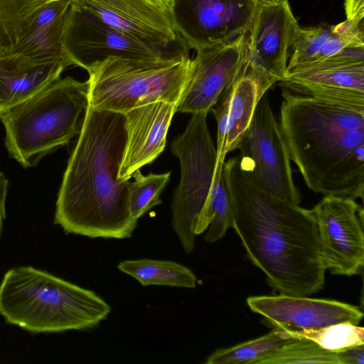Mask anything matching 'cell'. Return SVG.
I'll list each match as a JSON object with an SVG mask.
<instances>
[{"label": "cell", "mask_w": 364, "mask_h": 364, "mask_svg": "<svg viewBox=\"0 0 364 364\" xmlns=\"http://www.w3.org/2000/svg\"><path fill=\"white\" fill-rule=\"evenodd\" d=\"M232 228L247 257L281 294L309 296L324 285L326 268L311 210L277 198L254 184L239 156L224 163Z\"/></svg>", "instance_id": "6da1fadb"}, {"label": "cell", "mask_w": 364, "mask_h": 364, "mask_svg": "<svg viewBox=\"0 0 364 364\" xmlns=\"http://www.w3.org/2000/svg\"><path fill=\"white\" fill-rule=\"evenodd\" d=\"M127 142L123 113L90 105L58 194L54 222L67 233L125 239L137 226L129 180L118 177Z\"/></svg>", "instance_id": "7a4b0ae2"}, {"label": "cell", "mask_w": 364, "mask_h": 364, "mask_svg": "<svg viewBox=\"0 0 364 364\" xmlns=\"http://www.w3.org/2000/svg\"><path fill=\"white\" fill-rule=\"evenodd\" d=\"M279 125L307 187L323 196L363 199L364 104L285 90Z\"/></svg>", "instance_id": "3957f363"}, {"label": "cell", "mask_w": 364, "mask_h": 364, "mask_svg": "<svg viewBox=\"0 0 364 364\" xmlns=\"http://www.w3.org/2000/svg\"><path fill=\"white\" fill-rule=\"evenodd\" d=\"M111 310L95 292L31 266L10 269L0 284V315L32 333L93 328Z\"/></svg>", "instance_id": "277c9868"}, {"label": "cell", "mask_w": 364, "mask_h": 364, "mask_svg": "<svg viewBox=\"0 0 364 364\" xmlns=\"http://www.w3.org/2000/svg\"><path fill=\"white\" fill-rule=\"evenodd\" d=\"M90 84L70 76L55 80L0 114L9 156L25 168L79 135L90 107Z\"/></svg>", "instance_id": "5b68a950"}, {"label": "cell", "mask_w": 364, "mask_h": 364, "mask_svg": "<svg viewBox=\"0 0 364 364\" xmlns=\"http://www.w3.org/2000/svg\"><path fill=\"white\" fill-rule=\"evenodd\" d=\"M188 48L156 58L108 56L88 65L90 105L125 113L157 101L178 105L190 80Z\"/></svg>", "instance_id": "8992f818"}, {"label": "cell", "mask_w": 364, "mask_h": 364, "mask_svg": "<svg viewBox=\"0 0 364 364\" xmlns=\"http://www.w3.org/2000/svg\"><path fill=\"white\" fill-rule=\"evenodd\" d=\"M207 115L192 114L183 132L171 144L181 166V179L172 200L171 225L187 254L194 250V230L207 211L218 165Z\"/></svg>", "instance_id": "52a82bcc"}, {"label": "cell", "mask_w": 364, "mask_h": 364, "mask_svg": "<svg viewBox=\"0 0 364 364\" xmlns=\"http://www.w3.org/2000/svg\"><path fill=\"white\" fill-rule=\"evenodd\" d=\"M237 149L240 151L241 165L254 184L277 198L300 203L289 154L266 93L257 103Z\"/></svg>", "instance_id": "ba28073f"}, {"label": "cell", "mask_w": 364, "mask_h": 364, "mask_svg": "<svg viewBox=\"0 0 364 364\" xmlns=\"http://www.w3.org/2000/svg\"><path fill=\"white\" fill-rule=\"evenodd\" d=\"M311 210L326 270L343 276L360 273L364 263L363 206L350 198L329 196Z\"/></svg>", "instance_id": "9c48e42d"}, {"label": "cell", "mask_w": 364, "mask_h": 364, "mask_svg": "<svg viewBox=\"0 0 364 364\" xmlns=\"http://www.w3.org/2000/svg\"><path fill=\"white\" fill-rule=\"evenodd\" d=\"M196 51L190 80L176 112L208 113L236 78L247 53V33L221 45L204 46L185 41Z\"/></svg>", "instance_id": "30bf717a"}, {"label": "cell", "mask_w": 364, "mask_h": 364, "mask_svg": "<svg viewBox=\"0 0 364 364\" xmlns=\"http://www.w3.org/2000/svg\"><path fill=\"white\" fill-rule=\"evenodd\" d=\"M63 46L73 65L83 69L108 56L156 58L172 53L135 40L71 4L67 14Z\"/></svg>", "instance_id": "8fae6325"}, {"label": "cell", "mask_w": 364, "mask_h": 364, "mask_svg": "<svg viewBox=\"0 0 364 364\" xmlns=\"http://www.w3.org/2000/svg\"><path fill=\"white\" fill-rule=\"evenodd\" d=\"M127 36L164 51L176 41L179 24L174 14L149 0H69Z\"/></svg>", "instance_id": "7c38bea8"}, {"label": "cell", "mask_w": 364, "mask_h": 364, "mask_svg": "<svg viewBox=\"0 0 364 364\" xmlns=\"http://www.w3.org/2000/svg\"><path fill=\"white\" fill-rule=\"evenodd\" d=\"M250 309L274 328L288 332L315 330L341 322L358 325L363 311L338 301L281 294L247 299Z\"/></svg>", "instance_id": "4fadbf2b"}, {"label": "cell", "mask_w": 364, "mask_h": 364, "mask_svg": "<svg viewBox=\"0 0 364 364\" xmlns=\"http://www.w3.org/2000/svg\"><path fill=\"white\" fill-rule=\"evenodd\" d=\"M298 26L288 0H252L247 54L278 82L285 77Z\"/></svg>", "instance_id": "5bb4252c"}, {"label": "cell", "mask_w": 364, "mask_h": 364, "mask_svg": "<svg viewBox=\"0 0 364 364\" xmlns=\"http://www.w3.org/2000/svg\"><path fill=\"white\" fill-rule=\"evenodd\" d=\"M176 105L157 101L125 113L127 142L118 177L129 180L137 170L152 163L164 151Z\"/></svg>", "instance_id": "9a60e30c"}, {"label": "cell", "mask_w": 364, "mask_h": 364, "mask_svg": "<svg viewBox=\"0 0 364 364\" xmlns=\"http://www.w3.org/2000/svg\"><path fill=\"white\" fill-rule=\"evenodd\" d=\"M282 85L301 95L329 100L364 103V62L328 58L287 72Z\"/></svg>", "instance_id": "2e32d148"}, {"label": "cell", "mask_w": 364, "mask_h": 364, "mask_svg": "<svg viewBox=\"0 0 364 364\" xmlns=\"http://www.w3.org/2000/svg\"><path fill=\"white\" fill-rule=\"evenodd\" d=\"M70 4L69 0H55L36 9L9 56L32 62L65 59L71 63L63 46Z\"/></svg>", "instance_id": "e0dca14e"}, {"label": "cell", "mask_w": 364, "mask_h": 364, "mask_svg": "<svg viewBox=\"0 0 364 364\" xmlns=\"http://www.w3.org/2000/svg\"><path fill=\"white\" fill-rule=\"evenodd\" d=\"M364 47V23L347 20L314 27L298 26L290 47L287 72L321 63L348 48Z\"/></svg>", "instance_id": "ac0fdd59"}, {"label": "cell", "mask_w": 364, "mask_h": 364, "mask_svg": "<svg viewBox=\"0 0 364 364\" xmlns=\"http://www.w3.org/2000/svg\"><path fill=\"white\" fill-rule=\"evenodd\" d=\"M195 35L187 39L204 46L229 43L247 33L252 0H193Z\"/></svg>", "instance_id": "d6986e66"}, {"label": "cell", "mask_w": 364, "mask_h": 364, "mask_svg": "<svg viewBox=\"0 0 364 364\" xmlns=\"http://www.w3.org/2000/svg\"><path fill=\"white\" fill-rule=\"evenodd\" d=\"M72 65L65 59L32 62L7 56L0 59V114L23 102L60 77Z\"/></svg>", "instance_id": "ffe728a7"}, {"label": "cell", "mask_w": 364, "mask_h": 364, "mask_svg": "<svg viewBox=\"0 0 364 364\" xmlns=\"http://www.w3.org/2000/svg\"><path fill=\"white\" fill-rule=\"evenodd\" d=\"M278 80L246 55L230 86L225 152L237 149L261 97Z\"/></svg>", "instance_id": "44dd1931"}, {"label": "cell", "mask_w": 364, "mask_h": 364, "mask_svg": "<svg viewBox=\"0 0 364 364\" xmlns=\"http://www.w3.org/2000/svg\"><path fill=\"white\" fill-rule=\"evenodd\" d=\"M117 267L142 286L195 288L197 284V278L191 269L173 261L150 259L124 260Z\"/></svg>", "instance_id": "7402d4cb"}, {"label": "cell", "mask_w": 364, "mask_h": 364, "mask_svg": "<svg viewBox=\"0 0 364 364\" xmlns=\"http://www.w3.org/2000/svg\"><path fill=\"white\" fill-rule=\"evenodd\" d=\"M294 338L287 331L274 328L264 336L215 350L207 358L205 363L261 364L264 359Z\"/></svg>", "instance_id": "603a6c76"}, {"label": "cell", "mask_w": 364, "mask_h": 364, "mask_svg": "<svg viewBox=\"0 0 364 364\" xmlns=\"http://www.w3.org/2000/svg\"><path fill=\"white\" fill-rule=\"evenodd\" d=\"M225 159H218L214 186L207 211L195 228L196 235L208 228L205 240L208 243L221 239L232 228L231 203L228 188L223 174Z\"/></svg>", "instance_id": "cb8c5ba5"}, {"label": "cell", "mask_w": 364, "mask_h": 364, "mask_svg": "<svg viewBox=\"0 0 364 364\" xmlns=\"http://www.w3.org/2000/svg\"><path fill=\"white\" fill-rule=\"evenodd\" d=\"M44 2L0 0V59L10 55L31 14Z\"/></svg>", "instance_id": "d4e9b609"}, {"label": "cell", "mask_w": 364, "mask_h": 364, "mask_svg": "<svg viewBox=\"0 0 364 364\" xmlns=\"http://www.w3.org/2000/svg\"><path fill=\"white\" fill-rule=\"evenodd\" d=\"M170 172L149 173L144 176L140 169L132 176L135 180L129 186V210L132 218L138 220L150 209L162 203L159 196L168 183Z\"/></svg>", "instance_id": "484cf974"}, {"label": "cell", "mask_w": 364, "mask_h": 364, "mask_svg": "<svg viewBox=\"0 0 364 364\" xmlns=\"http://www.w3.org/2000/svg\"><path fill=\"white\" fill-rule=\"evenodd\" d=\"M296 338H307L321 348L338 353L350 347L364 344V329L350 322H341L315 330L288 332Z\"/></svg>", "instance_id": "4316f807"}, {"label": "cell", "mask_w": 364, "mask_h": 364, "mask_svg": "<svg viewBox=\"0 0 364 364\" xmlns=\"http://www.w3.org/2000/svg\"><path fill=\"white\" fill-rule=\"evenodd\" d=\"M341 364L337 353L326 350L311 340L294 338L261 364Z\"/></svg>", "instance_id": "83f0119b"}, {"label": "cell", "mask_w": 364, "mask_h": 364, "mask_svg": "<svg viewBox=\"0 0 364 364\" xmlns=\"http://www.w3.org/2000/svg\"><path fill=\"white\" fill-rule=\"evenodd\" d=\"M230 86L222 93L215 105L210 110L214 114L217 122L216 151L218 159H225L227 154L225 152V144L229 117Z\"/></svg>", "instance_id": "f1b7e54d"}, {"label": "cell", "mask_w": 364, "mask_h": 364, "mask_svg": "<svg viewBox=\"0 0 364 364\" xmlns=\"http://www.w3.org/2000/svg\"><path fill=\"white\" fill-rule=\"evenodd\" d=\"M344 9L347 21L364 23V0H345Z\"/></svg>", "instance_id": "f546056e"}, {"label": "cell", "mask_w": 364, "mask_h": 364, "mask_svg": "<svg viewBox=\"0 0 364 364\" xmlns=\"http://www.w3.org/2000/svg\"><path fill=\"white\" fill-rule=\"evenodd\" d=\"M337 354L341 364H363L364 344L350 347Z\"/></svg>", "instance_id": "4dcf8cb0"}, {"label": "cell", "mask_w": 364, "mask_h": 364, "mask_svg": "<svg viewBox=\"0 0 364 364\" xmlns=\"http://www.w3.org/2000/svg\"><path fill=\"white\" fill-rule=\"evenodd\" d=\"M8 180L0 171V236L3 222L6 218V199L7 195Z\"/></svg>", "instance_id": "1f68e13d"}, {"label": "cell", "mask_w": 364, "mask_h": 364, "mask_svg": "<svg viewBox=\"0 0 364 364\" xmlns=\"http://www.w3.org/2000/svg\"><path fill=\"white\" fill-rule=\"evenodd\" d=\"M165 10L174 14L175 0H149Z\"/></svg>", "instance_id": "d6a6232c"}, {"label": "cell", "mask_w": 364, "mask_h": 364, "mask_svg": "<svg viewBox=\"0 0 364 364\" xmlns=\"http://www.w3.org/2000/svg\"><path fill=\"white\" fill-rule=\"evenodd\" d=\"M33 1H41V2L47 3V2L52 1H55V0H33Z\"/></svg>", "instance_id": "836d02e7"}]
</instances>
